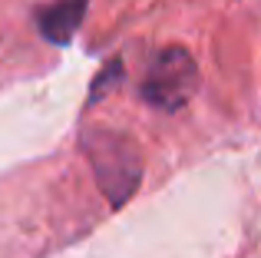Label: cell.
Wrapping results in <instances>:
<instances>
[{
    "mask_svg": "<svg viewBox=\"0 0 261 258\" xmlns=\"http://www.w3.org/2000/svg\"><path fill=\"white\" fill-rule=\"evenodd\" d=\"M83 149L106 199L113 205H122L139 189L142 179V159L136 142H129L119 133H109V129H96L83 136Z\"/></svg>",
    "mask_w": 261,
    "mask_h": 258,
    "instance_id": "1",
    "label": "cell"
},
{
    "mask_svg": "<svg viewBox=\"0 0 261 258\" xmlns=\"http://www.w3.org/2000/svg\"><path fill=\"white\" fill-rule=\"evenodd\" d=\"M198 86V70L189 50L182 46H169L152 60L146 80H142V96L146 103L159 106V110H178L192 99Z\"/></svg>",
    "mask_w": 261,
    "mask_h": 258,
    "instance_id": "2",
    "label": "cell"
},
{
    "mask_svg": "<svg viewBox=\"0 0 261 258\" xmlns=\"http://www.w3.org/2000/svg\"><path fill=\"white\" fill-rule=\"evenodd\" d=\"M86 4H89V0H57V4L43 7V10H40V17H37L40 33H43L50 43L66 46L73 40V33L80 30V23H83Z\"/></svg>",
    "mask_w": 261,
    "mask_h": 258,
    "instance_id": "3",
    "label": "cell"
}]
</instances>
